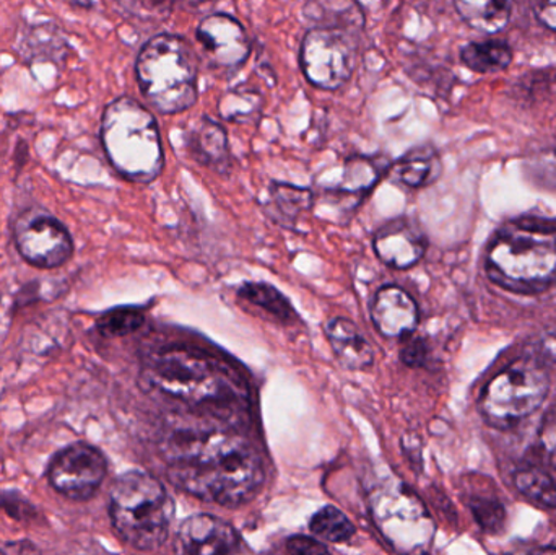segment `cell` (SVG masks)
<instances>
[{
    "instance_id": "9a60e30c",
    "label": "cell",
    "mask_w": 556,
    "mask_h": 555,
    "mask_svg": "<svg viewBox=\"0 0 556 555\" xmlns=\"http://www.w3.org/2000/svg\"><path fill=\"white\" fill-rule=\"evenodd\" d=\"M188 152L195 162L218 173L230 169L231 155L227 130L208 116L201 117L188 130Z\"/></svg>"
},
{
    "instance_id": "7402d4cb",
    "label": "cell",
    "mask_w": 556,
    "mask_h": 555,
    "mask_svg": "<svg viewBox=\"0 0 556 555\" xmlns=\"http://www.w3.org/2000/svg\"><path fill=\"white\" fill-rule=\"evenodd\" d=\"M516 488L522 495L542 508L556 507V484L541 468H526L516 475Z\"/></svg>"
},
{
    "instance_id": "3957f363",
    "label": "cell",
    "mask_w": 556,
    "mask_h": 555,
    "mask_svg": "<svg viewBox=\"0 0 556 555\" xmlns=\"http://www.w3.org/2000/svg\"><path fill=\"white\" fill-rule=\"evenodd\" d=\"M101 142L111 165L130 181L149 182L162 173V137L153 114L129 97L108 104Z\"/></svg>"
},
{
    "instance_id": "4316f807",
    "label": "cell",
    "mask_w": 556,
    "mask_h": 555,
    "mask_svg": "<svg viewBox=\"0 0 556 555\" xmlns=\"http://www.w3.org/2000/svg\"><path fill=\"white\" fill-rule=\"evenodd\" d=\"M541 439L548 459H551L552 466L556 469V406L552 407L547 416H545Z\"/></svg>"
},
{
    "instance_id": "7c38bea8",
    "label": "cell",
    "mask_w": 556,
    "mask_h": 555,
    "mask_svg": "<svg viewBox=\"0 0 556 555\" xmlns=\"http://www.w3.org/2000/svg\"><path fill=\"white\" fill-rule=\"evenodd\" d=\"M176 546L179 553L218 555L235 553L240 546L237 531L214 515H194L179 528Z\"/></svg>"
},
{
    "instance_id": "603a6c76",
    "label": "cell",
    "mask_w": 556,
    "mask_h": 555,
    "mask_svg": "<svg viewBox=\"0 0 556 555\" xmlns=\"http://www.w3.org/2000/svg\"><path fill=\"white\" fill-rule=\"evenodd\" d=\"M241 299L260 308L266 310L270 315L281 319V321H290L294 316L290 302L281 295L276 287L263 282H248L240 289Z\"/></svg>"
},
{
    "instance_id": "5b68a950",
    "label": "cell",
    "mask_w": 556,
    "mask_h": 555,
    "mask_svg": "<svg viewBox=\"0 0 556 555\" xmlns=\"http://www.w3.org/2000/svg\"><path fill=\"white\" fill-rule=\"evenodd\" d=\"M110 515L124 543L139 551H153L168 540L175 505L159 479L130 471L114 482Z\"/></svg>"
},
{
    "instance_id": "d6986e66",
    "label": "cell",
    "mask_w": 556,
    "mask_h": 555,
    "mask_svg": "<svg viewBox=\"0 0 556 555\" xmlns=\"http://www.w3.org/2000/svg\"><path fill=\"white\" fill-rule=\"evenodd\" d=\"M464 64L473 72L490 74V72L505 71L513 61V51L508 42L493 39V41L470 42L460 51Z\"/></svg>"
},
{
    "instance_id": "ffe728a7",
    "label": "cell",
    "mask_w": 556,
    "mask_h": 555,
    "mask_svg": "<svg viewBox=\"0 0 556 555\" xmlns=\"http://www.w3.org/2000/svg\"><path fill=\"white\" fill-rule=\"evenodd\" d=\"M264 97L253 85H240L222 94L218 113L230 123H253L260 117Z\"/></svg>"
},
{
    "instance_id": "484cf974",
    "label": "cell",
    "mask_w": 556,
    "mask_h": 555,
    "mask_svg": "<svg viewBox=\"0 0 556 555\" xmlns=\"http://www.w3.org/2000/svg\"><path fill=\"white\" fill-rule=\"evenodd\" d=\"M470 508H472L480 527L486 533H498L505 525V508L495 497L476 495V497L470 499Z\"/></svg>"
},
{
    "instance_id": "ac0fdd59",
    "label": "cell",
    "mask_w": 556,
    "mask_h": 555,
    "mask_svg": "<svg viewBox=\"0 0 556 555\" xmlns=\"http://www.w3.org/2000/svg\"><path fill=\"white\" fill-rule=\"evenodd\" d=\"M454 5L467 25L486 35L502 31L511 15V0H454Z\"/></svg>"
},
{
    "instance_id": "8fae6325",
    "label": "cell",
    "mask_w": 556,
    "mask_h": 555,
    "mask_svg": "<svg viewBox=\"0 0 556 555\" xmlns=\"http://www.w3.org/2000/svg\"><path fill=\"white\" fill-rule=\"evenodd\" d=\"M195 35L211 67L238 71L250 59V36L235 16L212 13L201 20Z\"/></svg>"
},
{
    "instance_id": "277c9868",
    "label": "cell",
    "mask_w": 556,
    "mask_h": 555,
    "mask_svg": "<svg viewBox=\"0 0 556 555\" xmlns=\"http://www.w3.org/2000/svg\"><path fill=\"white\" fill-rule=\"evenodd\" d=\"M136 74L143 97L159 113H182L198 101V55L181 36H153L140 49Z\"/></svg>"
},
{
    "instance_id": "9c48e42d",
    "label": "cell",
    "mask_w": 556,
    "mask_h": 555,
    "mask_svg": "<svg viewBox=\"0 0 556 555\" xmlns=\"http://www.w3.org/2000/svg\"><path fill=\"white\" fill-rule=\"evenodd\" d=\"M108 465L100 450L74 443L61 450L49 466V482L71 501H88L106 478Z\"/></svg>"
},
{
    "instance_id": "cb8c5ba5",
    "label": "cell",
    "mask_w": 556,
    "mask_h": 555,
    "mask_svg": "<svg viewBox=\"0 0 556 555\" xmlns=\"http://www.w3.org/2000/svg\"><path fill=\"white\" fill-rule=\"evenodd\" d=\"M143 323H146V318L139 310L121 308L101 316L98 319V329L108 338H123V336L139 331Z\"/></svg>"
},
{
    "instance_id": "83f0119b",
    "label": "cell",
    "mask_w": 556,
    "mask_h": 555,
    "mask_svg": "<svg viewBox=\"0 0 556 555\" xmlns=\"http://www.w3.org/2000/svg\"><path fill=\"white\" fill-rule=\"evenodd\" d=\"M428 348L425 341L421 339H410L405 342L404 349H402L401 357L405 365L408 367H420L427 361Z\"/></svg>"
},
{
    "instance_id": "5bb4252c",
    "label": "cell",
    "mask_w": 556,
    "mask_h": 555,
    "mask_svg": "<svg viewBox=\"0 0 556 555\" xmlns=\"http://www.w3.org/2000/svg\"><path fill=\"white\" fill-rule=\"evenodd\" d=\"M375 328L386 338L410 335L418 325L415 300L405 290L389 286L379 290L371 306Z\"/></svg>"
},
{
    "instance_id": "44dd1931",
    "label": "cell",
    "mask_w": 556,
    "mask_h": 555,
    "mask_svg": "<svg viewBox=\"0 0 556 555\" xmlns=\"http://www.w3.org/2000/svg\"><path fill=\"white\" fill-rule=\"evenodd\" d=\"M311 531L323 543H346L355 537V527L345 514L336 507H324L311 520Z\"/></svg>"
},
{
    "instance_id": "6da1fadb",
    "label": "cell",
    "mask_w": 556,
    "mask_h": 555,
    "mask_svg": "<svg viewBox=\"0 0 556 555\" xmlns=\"http://www.w3.org/2000/svg\"><path fill=\"white\" fill-rule=\"evenodd\" d=\"M173 484L205 502L238 507L266 481L263 458L243 437L208 424H178L163 443Z\"/></svg>"
},
{
    "instance_id": "f546056e",
    "label": "cell",
    "mask_w": 556,
    "mask_h": 555,
    "mask_svg": "<svg viewBox=\"0 0 556 555\" xmlns=\"http://www.w3.org/2000/svg\"><path fill=\"white\" fill-rule=\"evenodd\" d=\"M541 354L548 361L556 362V318L548 323L541 338Z\"/></svg>"
},
{
    "instance_id": "2e32d148",
    "label": "cell",
    "mask_w": 556,
    "mask_h": 555,
    "mask_svg": "<svg viewBox=\"0 0 556 555\" xmlns=\"http://www.w3.org/2000/svg\"><path fill=\"white\" fill-rule=\"evenodd\" d=\"M326 335L333 354L346 370L359 371L371 367L375 361L371 344L350 319H330L326 325Z\"/></svg>"
},
{
    "instance_id": "f1b7e54d",
    "label": "cell",
    "mask_w": 556,
    "mask_h": 555,
    "mask_svg": "<svg viewBox=\"0 0 556 555\" xmlns=\"http://www.w3.org/2000/svg\"><path fill=\"white\" fill-rule=\"evenodd\" d=\"M287 550L293 554H326L327 547L324 546L323 541L313 540V538L294 537L288 540Z\"/></svg>"
},
{
    "instance_id": "4fadbf2b",
    "label": "cell",
    "mask_w": 556,
    "mask_h": 555,
    "mask_svg": "<svg viewBox=\"0 0 556 555\" xmlns=\"http://www.w3.org/2000/svg\"><path fill=\"white\" fill-rule=\"evenodd\" d=\"M427 241L420 230L405 218L389 222L375 238L379 260L395 269H408L424 256Z\"/></svg>"
},
{
    "instance_id": "7a4b0ae2",
    "label": "cell",
    "mask_w": 556,
    "mask_h": 555,
    "mask_svg": "<svg viewBox=\"0 0 556 555\" xmlns=\"http://www.w3.org/2000/svg\"><path fill=\"white\" fill-rule=\"evenodd\" d=\"M490 277L513 292L532 293L556 282V225L521 218L505 225L490 244Z\"/></svg>"
},
{
    "instance_id": "ba28073f",
    "label": "cell",
    "mask_w": 556,
    "mask_h": 555,
    "mask_svg": "<svg viewBox=\"0 0 556 555\" xmlns=\"http://www.w3.org/2000/svg\"><path fill=\"white\" fill-rule=\"evenodd\" d=\"M355 28L345 25L314 26L301 42L304 77L319 90L333 91L352 78L358 58Z\"/></svg>"
},
{
    "instance_id": "d4e9b609",
    "label": "cell",
    "mask_w": 556,
    "mask_h": 555,
    "mask_svg": "<svg viewBox=\"0 0 556 555\" xmlns=\"http://www.w3.org/2000/svg\"><path fill=\"white\" fill-rule=\"evenodd\" d=\"M270 194L277 211L287 218H296V215L306 211L313 202L309 189L296 188L285 182H274Z\"/></svg>"
},
{
    "instance_id": "e0dca14e",
    "label": "cell",
    "mask_w": 556,
    "mask_h": 555,
    "mask_svg": "<svg viewBox=\"0 0 556 555\" xmlns=\"http://www.w3.org/2000/svg\"><path fill=\"white\" fill-rule=\"evenodd\" d=\"M441 160L431 146L415 147L408 150L394 166L392 176L395 181L408 188H421L433 182L440 176Z\"/></svg>"
},
{
    "instance_id": "52a82bcc",
    "label": "cell",
    "mask_w": 556,
    "mask_h": 555,
    "mask_svg": "<svg viewBox=\"0 0 556 555\" xmlns=\"http://www.w3.org/2000/svg\"><path fill=\"white\" fill-rule=\"evenodd\" d=\"M551 390V378L541 362L525 357L496 375L480 398L483 417L495 427H511L534 414Z\"/></svg>"
},
{
    "instance_id": "8992f818",
    "label": "cell",
    "mask_w": 556,
    "mask_h": 555,
    "mask_svg": "<svg viewBox=\"0 0 556 555\" xmlns=\"http://www.w3.org/2000/svg\"><path fill=\"white\" fill-rule=\"evenodd\" d=\"M143 380L163 396L198 407L237 393L227 371L204 352L166 348L147 357Z\"/></svg>"
},
{
    "instance_id": "4dcf8cb0",
    "label": "cell",
    "mask_w": 556,
    "mask_h": 555,
    "mask_svg": "<svg viewBox=\"0 0 556 555\" xmlns=\"http://www.w3.org/2000/svg\"><path fill=\"white\" fill-rule=\"evenodd\" d=\"M534 7L539 20L556 31V0H535Z\"/></svg>"
},
{
    "instance_id": "30bf717a",
    "label": "cell",
    "mask_w": 556,
    "mask_h": 555,
    "mask_svg": "<svg viewBox=\"0 0 556 555\" xmlns=\"http://www.w3.org/2000/svg\"><path fill=\"white\" fill-rule=\"evenodd\" d=\"M23 260L41 269H54L71 260L74 244L67 228L49 215L23 218L15 231Z\"/></svg>"
}]
</instances>
